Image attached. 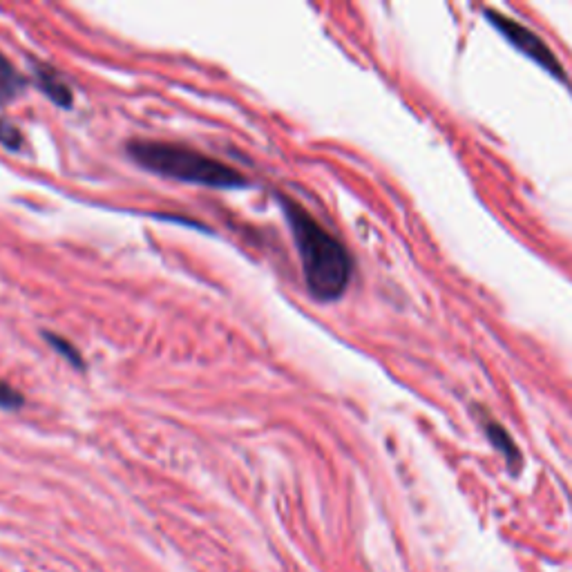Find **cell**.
<instances>
[{"instance_id":"277c9868","label":"cell","mask_w":572,"mask_h":572,"mask_svg":"<svg viewBox=\"0 0 572 572\" xmlns=\"http://www.w3.org/2000/svg\"><path fill=\"white\" fill-rule=\"evenodd\" d=\"M34 79H36V85L41 88L43 94H47L50 97L52 103H56L59 108H70L72 106V90H70V85L63 81V76L56 72L54 68H50V65H45V63H34Z\"/></svg>"},{"instance_id":"6da1fadb","label":"cell","mask_w":572,"mask_h":572,"mask_svg":"<svg viewBox=\"0 0 572 572\" xmlns=\"http://www.w3.org/2000/svg\"><path fill=\"white\" fill-rule=\"evenodd\" d=\"M278 204L298 249L304 282L318 302H336L345 295L354 275V260L336 235L329 233L295 199L278 195Z\"/></svg>"},{"instance_id":"8992f818","label":"cell","mask_w":572,"mask_h":572,"mask_svg":"<svg viewBox=\"0 0 572 572\" xmlns=\"http://www.w3.org/2000/svg\"><path fill=\"white\" fill-rule=\"evenodd\" d=\"M485 434H488L492 445L505 456V461H508L510 465L519 463V452H517V447H514L512 438L499 423H494L492 418H485Z\"/></svg>"},{"instance_id":"3957f363","label":"cell","mask_w":572,"mask_h":572,"mask_svg":"<svg viewBox=\"0 0 572 572\" xmlns=\"http://www.w3.org/2000/svg\"><path fill=\"white\" fill-rule=\"evenodd\" d=\"M485 16H488V21L497 27L501 36L512 47H517L521 54H526L530 61H535L537 65H541V68L550 72L552 76H557V79L566 81L564 68H561V63L557 61V56L552 54L550 47L541 41V36H537L535 32L528 30V27L521 25L519 21H514V18L494 12V9H485Z\"/></svg>"},{"instance_id":"5b68a950","label":"cell","mask_w":572,"mask_h":572,"mask_svg":"<svg viewBox=\"0 0 572 572\" xmlns=\"http://www.w3.org/2000/svg\"><path fill=\"white\" fill-rule=\"evenodd\" d=\"M25 76L14 68V63L0 52V103H9L21 97L25 90Z\"/></svg>"},{"instance_id":"7a4b0ae2","label":"cell","mask_w":572,"mask_h":572,"mask_svg":"<svg viewBox=\"0 0 572 572\" xmlns=\"http://www.w3.org/2000/svg\"><path fill=\"white\" fill-rule=\"evenodd\" d=\"M126 152L139 168L173 181L215 190H240L249 186L240 170L177 143L132 139L128 141Z\"/></svg>"},{"instance_id":"52a82bcc","label":"cell","mask_w":572,"mask_h":572,"mask_svg":"<svg viewBox=\"0 0 572 572\" xmlns=\"http://www.w3.org/2000/svg\"><path fill=\"white\" fill-rule=\"evenodd\" d=\"M45 340L50 342V347L56 351V354H61L65 360L70 362L72 367H83V358L79 351H76L68 340L65 338H59V336H54V333H43Z\"/></svg>"},{"instance_id":"9c48e42d","label":"cell","mask_w":572,"mask_h":572,"mask_svg":"<svg viewBox=\"0 0 572 572\" xmlns=\"http://www.w3.org/2000/svg\"><path fill=\"white\" fill-rule=\"evenodd\" d=\"M23 405H25V398L18 394L12 385L0 378V409L14 412V409H21Z\"/></svg>"},{"instance_id":"ba28073f","label":"cell","mask_w":572,"mask_h":572,"mask_svg":"<svg viewBox=\"0 0 572 572\" xmlns=\"http://www.w3.org/2000/svg\"><path fill=\"white\" fill-rule=\"evenodd\" d=\"M0 146H5V148L14 150V152H18V150L23 148L21 130H18L12 121L0 119Z\"/></svg>"}]
</instances>
